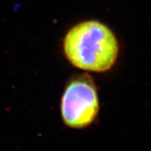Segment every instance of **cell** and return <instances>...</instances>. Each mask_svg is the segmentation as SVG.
<instances>
[{"label": "cell", "instance_id": "cell-1", "mask_svg": "<svg viewBox=\"0 0 151 151\" xmlns=\"http://www.w3.org/2000/svg\"><path fill=\"white\" fill-rule=\"evenodd\" d=\"M63 51L74 67L87 73H106L115 66L119 54L116 34L104 22L85 20L68 30Z\"/></svg>", "mask_w": 151, "mask_h": 151}, {"label": "cell", "instance_id": "cell-2", "mask_svg": "<svg viewBox=\"0 0 151 151\" xmlns=\"http://www.w3.org/2000/svg\"><path fill=\"white\" fill-rule=\"evenodd\" d=\"M99 99L93 78L87 73L72 76L67 82L60 102L64 124L81 129L94 123L99 111Z\"/></svg>", "mask_w": 151, "mask_h": 151}]
</instances>
